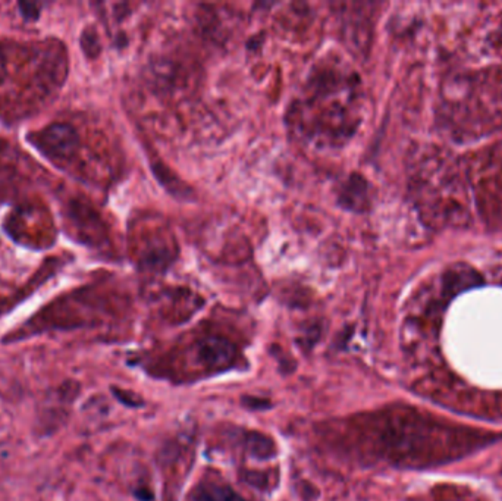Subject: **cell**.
<instances>
[{"instance_id":"cell-1","label":"cell","mask_w":502,"mask_h":501,"mask_svg":"<svg viewBox=\"0 0 502 501\" xmlns=\"http://www.w3.org/2000/svg\"><path fill=\"white\" fill-rule=\"evenodd\" d=\"M37 146L50 158L68 159L78 148L79 137L72 125L66 122H53L40 132Z\"/></svg>"},{"instance_id":"cell-2","label":"cell","mask_w":502,"mask_h":501,"mask_svg":"<svg viewBox=\"0 0 502 501\" xmlns=\"http://www.w3.org/2000/svg\"><path fill=\"white\" fill-rule=\"evenodd\" d=\"M198 359L207 367H224L236 356V347L222 337H209L198 344Z\"/></svg>"},{"instance_id":"cell-3","label":"cell","mask_w":502,"mask_h":501,"mask_svg":"<svg viewBox=\"0 0 502 501\" xmlns=\"http://www.w3.org/2000/svg\"><path fill=\"white\" fill-rule=\"evenodd\" d=\"M195 501H245V498L224 483L205 482L195 491Z\"/></svg>"},{"instance_id":"cell-4","label":"cell","mask_w":502,"mask_h":501,"mask_svg":"<svg viewBox=\"0 0 502 501\" xmlns=\"http://www.w3.org/2000/svg\"><path fill=\"white\" fill-rule=\"evenodd\" d=\"M21 9V13L25 20L36 21L39 20L43 4H32V2H22L18 5Z\"/></svg>"},{"instance_id":"cell-5","label":"cell","mask_w":502,"mask_h":501,"mask_svg":"<svg viewBox=\"0 0 502 501\" xmlns=\"http://www.w3.org/2000/svg\"><path fill=\"white\" fill-rule=\"evenodd\" d=\"M6 77V56L0 49V81Z\"/></svg>"},{"instance_id":"cell-6","label":"cell","mask_w":502,"mask_h":501,"mask_svg":"<svg viewBox=\"0 0 502 501\" xmlns=\"http://www.w3.org/2000/svg\"><path fill=\"white\" fill-rule=\"evenodd\" d=\"M141 501H150V500H152L153 498V495H152V493H141V491H137V494H136Z\"/></svg>"}]
</instances>
